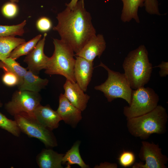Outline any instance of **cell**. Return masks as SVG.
Listing matches in <instances>:
<instances>
[{
	"mask_svg": "<svg viewBox=\"0 0 168 168\" xmlns=\"http://www.w3.org/2000/svg\"><path fill=\"white\" fill-rule=\"evenodd\" d=\"M56 17L58 24L53 30L58 33L60 40L68 44L75 54L96 34L91 15L85 7L84 0L78 1L72 9L67 7Z\"/></svg>",
	"mask_w": 168,
	"mask_h": 168,
	"instance_id": "obj_1",
	"label": "cell"
},
{
	"mask_svg": "<svg viewBox=\"0 0 168 168\" xmlns=\"http://www.w3.org/2000/svg\"><path fill=\"white\" fill-rule=\"evenodd\" d=\"M146 47L142 44L129 52L122 66L124 74L133 89L144 86L149 82L153 67Z\"/></svg>",
	"mask_w": 168,
	"mask_h": 168,
	"instance_id": "obj_2",
	"label": "cell"
},
{
	"mask_svg": "<svg viewBox=\"0 0 168 168\" xmlns=\"http://www.w3.org/2000/svg\"><path fill=\"white\" fill-rule=\"evenodd\" d=\"M167 119L166 109L157 105L146 114L127 119V128L132 135L145 140L154 133H164Z\"/></svg>",
	"mask_w": 168,
	"mask_h": 168,
	"instance_id": "obj_3",
	"label": "cell"
},
{
	"mask_svg": "<svg viewBox=\"0 0 168 168\" xmlns=\"http://www.w3.org/2000/svg\"><path fill=\"white\" fill-rule=\"evenodd\" d=\"M54 50L45 69V73L50 75H59L66 79L76 82L74 76L75 62L74 52L71 47L61 40L53 39Z\"/></svg>",
	"mask_w": 168,
	"mask_h": 168,
	"instance_id": "obj_4",
	"label": "cell"
},
{
	"mask_svg": "<svg viewBox=\"0 0 168 168\" xmlns=\"http://www.w3.org/2000/svg\"><path fill=\"white\" fill-rule=\"evenodd\" d=\"M98 66L107 71L108 76L104 83L96 86L95 89L102 92L109 102L120 98L130 105L133 89L124 74L111 70L101 62Z\"/></svg>",
	"mask_w": 168,
	"mask_h": 168,
	"instance_id": "obj_5",
	"label": "cell"
},
{
	"mask_svg": "<svg viewBox=\"0 0 168 168\" xmlns=\"http://www.w3.org/2000/svg\"><path fill=\"white\" fill-rule=\"evenodd\" d=\"M159 96L154 90L144 86L132 90L131 103L124 107L123 114L127 119L146 114L158 105Z\"/></svg>",
	"mask_w": 168,
	"mask_h": 168,
	"instance_id": "obj_6",
	"label": "cell"
},
{
	"mask_svg": "<svg viewBox=\"0 0 168 168\" xmlns=\"http://www.w3.org/2000/svg\"><path fill=\"white\" fill-rule=\"evenodd\" d=\"M14 117L21 132L28 137L38 139L47 147L57 146L56 139L52 131L42 125L34 117L25 113Z\"/></svg>",
	"mask_w": 168,
	"mask_h": 168,
	"instance_id": "obj_7",
	"label": "cell"
},
{
	"mask_svg": "<svg viewBox=\"0 0 168 168\" xmlns=\"http://www.w3.org/2000/svg\"><path fill=\"white\" fill-rule=\"evenodd\" d=\"M41 96L38 92L18 90L15 91L10 101L5 105L6 110L13 116L21 113L34 117V113L40 104Z\"/></svg>",
	"mask_w": 168,
	"mask_h": 168,
	"instance_id": "obj_8",
	"label": "cell"
},
{
	"mask_svg": "<svg viewBox=\"0 0 168 168\" xmlns=\"http://www.w3.org/2000/svg\"><path fill=\"white\" fill-rule=\"evenodd\" d=\"M142 146L138 154L139 158L145 163H134L133 168H166V166L168 159L163 154L158 145L148 142H142Z\"/></svg>",
	"mask_w": 168,
	"mask_h": 168,
	"instance_id": "obj_9",
	"label": "cell"
},
{
	"mask_svg": "<svg viewBox=\"0 0 168 168\" xmlns=\"http://www.w3.org/2000/svg\"><path fill=\"white\" fill-rule=\"evenodd\" d=\"M47 34L44 33L43 38L37 43L33 49L24 60L27 65L29 70L37 75L40 71L46 68L49 57L44 53V47Z\"/></svg>",
	"mask_w": 168,
	"mask_h": 168,
	"instance_id": "obj_10",
	"label": "cell"
},
{
	"mask_svg": "<svg viewBox=\"0 0 168 168\" xmlns=\"http://www.w3.org/2000/svg\"><path fill=\"white\" fill-rule=\"evenodd\" d=\"M74 56L76 58L74 76L76 82L84 92H86L92 77L94 69L93 62L80 56Z\"/></svg>",
	"mask_w": 168,
	"mask_h": 168,
	"instance_id": "obj_11",
	"label": "cell"
},
{
	"mask_svg": "<svg viewBox=\"0 0 168 168\" xmlns=\"http://www.w3.org/2000/svg\"><path fill=\"white\" fill-rule=\"evenodd\" d=\"M106 48V43L103 35L96 34L90 38L78 53L74 56H78L91 62L95 58H100Z\"/></svg>",
	"mask_w": 168,
	"mask_h": 168,
	"instance_id": "obj_12",
	"label": "cell"
},
{
	"mask_svg": "<svg viewBox=\"0 0 168 168\" xmlns=\"http://www.w3.org/2000/svg\"><path fill=\"white\" fill-rule=\"evenodd\" d=\"M63 87L64 95L70 103L82 111L85 110L90 96L84 93L76 82L66 79Z\"/></svg>",
	"mask_w": 168,
	"mask_h": 168,
	"instance_id": "obj_13",
	"label": "cell"
},
{
	"mask_svg": "<svg viewBox=\"0 0 168 168\" xmlns=\"http://www.w3.org/2000/svg\"><path fill=\"white\" fill-rule=\"evenodd\" d=\"M56 111L62 120L73 126L82 119V111L72 104L62 93L59 96V106Z\"/></svg>",
	"mask_w": 168,
	"mask_h": 168,
	"instance_id": "obj_14",
	"label": "cell"
},
{
	"mask_svg": "<svg viewBox=\"0 0 168 168\" xmlns=\"http://www.w3.org/2000/svg\"><path fill=\"white\" fill-rule=\"evenodd\" d=\"M34 116L39 123L51 131L57 128L62 120L56 111L53 110L49 105L43 106L40 104L35 109Z\"/></svg>",
	"mask_w": 168,
	"mask_h": 168,
	"instance_id": "obj_15",
	"label": "cell"
},
{
	"mask_svg": "<svg viewBox=\"0 0 168 168\" xmlns=\"http://www.w3.org/2000/svg\"><path fill=\"white\" fill-rule=\"evenodd\" d=\"M64 155L51 149H43L37 156L36 160L40 168H62Z\"/></svg>",
	"mask_w": 168,
	"mask_h": 168,
	"instance_id": "obj_16",
	"label": "cell"
},
{
	"mask_svg": "<svg viewBox=\"0 0 168 168\" xmlns=\"http://www.w3.org/2000/svg\"><path fill=\"white\" fill-rule=\"evenodd\" d=\"M49 80L40 78L30 70L24 75L22 83L18 86V90L38 92L48 84Z\"/></svg>",
	"mask_w": 168,
	"mask_h": 168,
	"instance_id": "obj_17",
	"label": "cell"
},
{
	"mask_svg": "<svg viewBox=\"0 0 168 168\" xmlns=\"http://www.w3.org/2000/svg\"><path fill=\"white\" fill-rule=\"evenodd\" d=\"M123 7L121 15V20L124 22H130L133 19L137 23L140 22L138 15L139 7L144 6L145 0H121Z\"/></svg>",
	"mask_w": 168,
	"mask_h": 168,
	"instance_id": "obj_18",
	"label": "cell"
},
{
	"mask_svg": "<svg viewBox=\"0 0 168 168\" xmlns=\"http://www.w3.org/2000/svg\"><path fill=\"white\" fill-rule=\"evenodd\" d=\"M25 42L24 39L14 36L0 37V60L2 61L8 57L16 47Z\"/></svg>",
	"mask_w": 168,
	"mask_h": 168,
	"instance_id": "obj_19",
	"label": "cell"
},
{
	"mask_svg": "<svg viewBox=\"0 0 168 168\" xmlns=\"http://www.w3.org/2000/svg\"><path fill=\"white\" fill-rule=\"evenodd\" d=\"M80 142H76L71 148L64 154L62 159V163H66V168H70L71 165H77L82 168H87L89 166L85 163L80 156L79 147Z\"/></svg>",
	"mask_w": 168,
	"mask_h": 168,
	"instance_id": "obj_20",
	"label": "cell"
},
{
	"mask_svg": "<svg viewBox=\"0 0 168 168\" xmlns=\"http://www.w3.org/2000/svg\"><path fill=\"white\" fill-rule=\"evenodd\" d=\"M41 37V35H39L28 41L20 44L11 53L9 57L16 60L21 56L27 55L35 47Z\"/></svg>",
	"mask_w": 168,
	"mask_h": 168,
	"instance_id": "obj_21",
	"label": "cell"
},
{
	"mask_svg": "<svg viewBox=\"0 0 168 168\" xmlns=\"http://www.w3.org/2000/svg\"><path fill=\"white\" fill-rule=\"evenodd\" d=\"M0 68L2 69L4 72L9 71L17 75L20 80L19 85L22 83L23 77L27 71L15 60L9 57L2 61L0 60Z\"/></svg>",
	"mask_w": 168,
	"mask_h": 168,
	"instance_id": "obj_22",
	"label": "cell"
},
{
	"mask_svg": "<svg viewBox=\"0 0 168 168\" xmlns=\"http://www.w3.org/2000/svg\"><path fill=\"white\" fill-rule=\"evenodd\" d=\"M26 24V21L25 20L21 23L16 25H0V37L22 36L25 32L24 27Z\"/></svg>",
	"mask_w": 168,
	"mask_h": 168,
	"instance_id": "obj_23",
	"label": "cell"
},
{
	"mask_svg": "<svg viewBox=\"0 0 168 168\" xmlns=\"http://www.w3.org/2000/svg\"><path fill=\"white\" fill-rule=\"evenodd\" d=\"M0 128L17 137L20 134L21 131L16 121L8 119L0 112Z\"/></svg>",
	"mask_w": 168,
	"mask_h": 168,
	"instance_id": "obj_24",
	"label": "cell"
},
{
	"mask_svg": "<svg viewBox=\"0 0 168 168\" xmlns=\"http://www.w3.org/2000/svg\"><path fill=\"white\" fill-rule=\"evenodd\" d=\"M135 156L132 152L123 151L120 154L118 158L119 165L124 167L131 166L134 164Z\"/></svg>",
	"mask_w": 168,
	"mask_h": 168,
	"instance_id": "obj_25",
	"label": "cell"
},
{
	"mask_svg": "<svg viewBox=\"0 0 168 168\" xmlns=\"http://www.w3.org/2000/svg\"><path fill=\"white\" fill-rule=\"evenodd\" d=\"M1 12L6 17L12 18L16 16L18 12V7L15 2H8L2 6Z\"/></svg>",
	"mask_w": 168,
	"mask_h": 168,
	"instance_id": "obj_26",
	"label": "cell"
},
{
	"mask_svg": "<svg viewBox=\"0 0 168 168\" xmlns=\"http://www.w3.org/2000/svg\"><path fill=\"white\" fill-rule=\"evenodd\" d=\"M2 77L3 83L9 86H18L20 83V78L16 74L9 71H4Z\"/></svg>",
	"mask_w": 168,
	"mask_h": 168,
	"instance_id": "obj_27",
	"label": "cell"
},
{
	"mask_svg": "<svg viewBox=\"0 0 168 168\" xmlns=\"http://www.w3.org/2000/svg\"><path fill=\"white\" fill-rule=\"evenodd\" d=\"M157 0H145L144 7L146 12L150 15H161L158 7Z\"/></svg>",
	"mask_w": 168,
	"mask_h": 168,
	"instance_id": "obj_28",
	"label": "cell"
},
{
	"mask_svg": "<svg viewBox=\"0 0 168 168\" xmlns=\"http://www.w3.org/2000/svg\"><path fill=\"white\" fill-rule=\"evenodd\" d=\"M36 26L40 32H45L49 31L52 28V23L48 17L42 16L39 18L36 22Z\"/></svg>",
	"mask_w": 168,
	"mask_h": 168,
	"instance_id": "obj_29",
	"label": "cell"
},
{
	"mask_svg": "<svg viewBox=\"0 0 168 168\" xmlns=\"http://www.w3.org/2000/svg\"><path fill=\"white\" fill-rule=\"evenodd\" d=\"M159 67L161 70L159 72V74L161 77H166L168 75V62L162 61L160 64L155 67Z\"/></svg>",
	"mask_w": 168,
	"mask_h": 168,
	"instance_id": "obj_30",
	"label": "cell"
},
{
	"mask_svg": "<svg viewBox=\"0 0 168 168\" xmlns=\"http://www.w3.org/2000/svg\"><path fill=\"white\" fill-rule=\"evenodd\" d=\"M96 168H116L117 165L115 163H110L107 162H105L100 163L99 166L97 165L94 167Z\"/></svg>",
	"mask_w": 168,
	"mask_h": 168,
	"instance_id": "obj_31",
	"label": "cell"
},
{
	"mask_svg": "<svg viewBox=\"0 0 168 168\" xmlns=\"http://www.w3.org/2000/svg\"><path fill=\"white\" fill-rule=\"evenodd\" d=\"M78 0H71L68 3H66V6L72 9L73 8L76 4Z\"/></svg>",
	"mask_w": 168,
	"mask_h": 168,
	"instance_id": "obj_32",
	"label": "cell"
},
{
	"mask_svg": "<svg viewBox=\"0 0 168 168\" xmlns=\"http://www.w3.org/2000/svg\"><path fill=\"white\" fill-rule=\"evenodd\" d=\"M11 2H19L18 0H9Z\"/></svg>",
	"mask_w": 168,
	"mask_h": 168,
	"instance_id": "obj_33",
	"label": "cell"
},
{
	"mask_svg": "<svg viewBox=\"0 0 168 168\" xmlns=\"http://www.w3.org/2000/svg\"><path fill=\"white\" fill-rule=\"evenodd\" d=\"M2 103H1V101L0 100V107H1L2 106Z\"/></svg>",
	"mask_w": 168,
	"mask_h": 168,
	"instance_id": "obj_34",
	"label": "cell"
}]
</instances>
